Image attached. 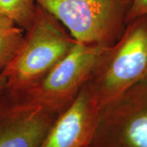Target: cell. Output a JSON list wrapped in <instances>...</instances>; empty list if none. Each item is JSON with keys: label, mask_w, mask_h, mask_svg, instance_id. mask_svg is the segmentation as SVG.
I'll return each mask as SVG.
<instances>
[{"label": "cell", "mask_w": 147, "mask_h": 147, "mask_svg": "<svg viewBox=\"0 0 147 147\" xmlns=\"http://www.w3.org/2000/svg\"><path fill=\"white\" fill-rule=\"evenodd\" d=\"M61 113L21 102L0 92V147H38Z\"/></svg>", "instance_id": "cell-6"}, {"label": "cell", "mask_w": 147, "mask_h": 147, "mask_svg": "<svg viewBox=\"0 0 147 147\" xmlns=\"http://www.w3.org/2000/svg\"><path fill=\"white\" fill-rule=\"evenodd\" d=\"M6 86V79L4 75L2 72H0V92L3 91V89L5 88Z\"/></svg>", "instance_id": "cell-11"}, {"label": "cell", "mask_w": 147, "mask_h": 147, "mask_svg": "<svg viewBox=\"0 0 147 147\" xmlns=\"http://www.w3.org/2000/svg\"><path fill=\"white\" fill-rule=\"evenodd\" d=\"M144 15H147V0H132L127 14L126 22Z\"/></svg>", "instance_id": "cell-10"}, {"label": "cell", "mask_w": 147, "mask_h": 147, "mask_svg": "<svg viewBox=\"0 0 147 147\" xmlns=\"http://www.w3.org/2000/svg\"><path fill=\"white\" fill-rule=\"evenodd\" d=\"M76 42L110 47L126 27L132 0H35Z\"/></svg>", "instance_id": "cell-3"}, {"label": "cell", "mask_w": 147, "mask_h": 147, "mask_svg": "<svg viewBox=\"0 0 147 147\" xmlns=\"http://www.w3.org/2000/svg\"><path fill=\"white\" fill-rule=\"evenodd\" d=\"M88 147H147V76L100 107Z\"/></svg>", "instance_id": "cell-5"}, {"label": "cell", "mask_w": 147, "mask_h": 147, "mask_svg": "<svg viewBox=\"0 0 147 147\" xmlns=\"http://www.w3.org/2000/svg\"><path fill=\"white\" fill-rule=\"evenodd\" d=\"M25 33L11 19L0 15V72L16 56L23 42Z\"/></svg>", "instance_id": "cell-8"}, {"label": "cell", "mask_w": 147, "mask_h": 147, "mask_svg": "<svg viewBox=\"0 0 147 147\" xmlns=\"http://www.w3.org/2000/svg\"><path fill=\"white\" fill-rule=\"evenodd\" d=\"M147 76V15L128 21L107 47L85 84L99 107L115 100Z\"/></svg>", "instance_id": "cell-1"}, {"label": "cell", "mask_w": 147, "mask_h": 147, "mask_svg": "<svg viewBox=\"0 0 147 147\" xmlns=\"http://www.w3.org/2000/svg\"><path fill=\"white\" fill-rule=\"evenodd\" d=\"M74 42L61 22L37 4L33 23L26 30L20 49L2 71L6 89L18 92L36 83L69 52Z\"/></svg>", "instance_id": "cell-2"}, {"label": "cell", "mask_w": 147, "mask_h": 147, "mask_svg": "<svg viewBox=\"0 0 147 147\" xmlns=\"http://www.w3.org/2000/svg\"><path fill=\"white\" fill-rule=\"evenodd\" d=\"M36 7L35 0H0V15L11 19L26 31L33 23Z\"/></svg>", "instance_id": "cell-9"}, {"label": "cell", "mask_w": 147, "mask_h": 147, "mask_svg": "<svg viewBox=\"0 0 147 147\" xmlns=\"http://www.w3.org/2000/svg\"><path fill=\"white\" fill-rule=\"evenodd\" d=\"M100 107L84 84L38 147H87L94 135Z\"/></svg>", "instance_id": "cell-7"}, {"label": "cell", "mask_w": 147, "mask_h": 147, "mask_svg": "<svg viewBox=\"0 0 147 147\" xmlns=\"http://www.w3.org/2000/svg\"><path fill=\"white\" fill-rule=\"evenodd\" d=\"M106 47L75 41L69 52L36 83L18 92L7 91L27 105L61 113L87 83Z\"/></svg>", "instance_id": "cell-4"}, {"label": "cell", "mask_w": 147, "mask_h": 147, "mask_svg": "<svg viewBox=\"0 0 147 147\" xmlns=\"http://www.w3.org/2000/svg\"><path fill=\"white\" fill-rule=\"evenodd\" d=\"M87 147H88V146H87Z\"/></svg>", "instance_id": "cell-12"}]
</instances>
